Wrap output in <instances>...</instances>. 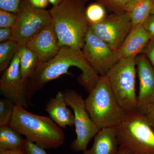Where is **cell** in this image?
<instances>
[{
    "label": "cell",
    "instance_id": "cell-1",
    "mask_svg": "<svg viewBox=\"0 0 154 154\" xmlns=\"http://www.w3.org/2000/svg\"><path fill=\"white\" fill-rule=\"evenodd\" d=\"M73 66L82 71L78 81L89 94L95 88L100 76L88 62L82 49L63 46L51 60L45 63L39 61L35 71L27 82V96L29 101L36 92L51 81L64 74L72 75L69 69Z\"/></svg>",
    "mask_w": 154,
    "mask_h": 154
},
{
    "label": "cell",
    "instance_id": "cell-2",
    "mask_svg": "<svg viewBox=\"0 0 154 154\" xmlns=\"http://www.w3.org/2000/svg\"><path fill=\"white\" fill-rule=\"evenodd\" d=\"M85 0H65L49 10L60 47L82 49L89 22Z\"/></svg>",
    "mask_w": 154,
    "mask_h": 154
},
{
    "label": "cell",
    "instance_id": "cell-3",
    "mask_svg": "<svg viewBox=\"0 0 154 154\" xmlns=\"http://www.w3.org/2000/svg\"><path fill=\"white\" fill-rule=\"evenodd\" d=\"M11 125L44 149L57 148L65 140L63 130L51 118L30 113L21 106H14Z\"/></svg>",
    "mask_w": 154,
    "mask_h": 154
},
{
    "label": "cell",
    "instance_id": "cell-4",
    "mask_svg": "<svg viewBox=\"0 0 154 154\" xmlns=\"http://www.w3.org/2000/svg\"><path fill=\"white\" fill-rule=\"evenodd\" d=\"M85 101L88 114L100 130L116 127L127 114L117 101L106 76H100Z\"/></svg>",
    "mask_w": 154,
    "mask_h": 154
},
{
    "label": "cell",
    "instance_id": "cell-5",
    "mask_svg": "<svg viewBox=\"0 0 154 154\" xmlns=\"http://www.w3.org/2000/svg\"><path fill=\"white\" fill-rule=\"evenodd\" d=\"M119 146L129 154H154V131L145 114L127 113L115 127Z\"/></svg>",
    "mask_w": 154,
    "mask_h": 154
},
{
    "label": "cell",
    "instance_id": "cell-6",
    "mask_svg": "<svg viewBox=\"0 0 154 154\" xmlns=\"http://www.w3.org/2000/svg\"><path fill=\"white\" fill-rule=\"evenodd\" d=\"M136 57L122 58L105 75L117 101L127 113L137 110Z\"/></svg>",
    "mask_w": 154,
    "mask_h": 154
},
{
    "label": "cell",
    "instance_id": "cell-7",
    "mask_svg": "<svg viewBox=\"0 0 154 154\" xmlns=\"http://www.w3.org/2000/svg\"><path fill=\"white\" fill-rule=\"evenodd\" d=\"M64 96L68 106L73 111L76 138L70 148L74 152H85L90 140L100 129L91 119L86 108L85 101L82 95L73 89L66 90Z\"/></svg>",
    "mask_w": 154,
    "mask_h": 154
},
{
    "label": "cell",
    "instance_id": "cell-8",
    "mask_svg": "<svg viewBox=\"0 0 154 154\" xmlns=\"http://www.w3.org/2000/svg\"><path fill=\"white\" fill-rule=\"evenodd\" d=\"M17 14L11 40L19 45H25L52 22L49 11L35 8L27 0L22 1Z\"/></svg>",
    "mask_w": 154,
    "mask_h": 154
},
{
    "label": "cell",
    "instance_id": "cell-9",
    "mask_svg": "<svg viewBox=\"0 0 154 154\" xmlns=\"http://www.w3.org/2000/svg\"><path fill=\"white\" fill-rule=\"evenodd\" d=\"M129 12L114 13L99 23L89 24V29L112 49L117 50L132 29Z\"/></svg>",
    "mask_w": 154,
    "mask_h": 154
},
{
    "label": "cell",
    "instance_id": "cell-10",
    "mask_svg": "<svg viewBox=\"0 0 154 154\" xmlns=\"http://www.w3.org/2000/svg\"><path fill=\"white\" fill-rule=\"evenodd\" d=\"M83 54L99 75L105 76L120 59L116 51L88 29L85 38Z\"/></svg>",
    "mask_w": 154,
    "mask_h": 154
},
{
    "label": "cell",
    "instance_id": "cell-11",
    "mask_svg": "<svg viewBox=\"0 0 154 154\" xmlns=\"http://www.w3.org/2000/svg\"><path fill=\"white\" fill-rule=\"evenodd\" d=\"M27 84L22 80L20 61L17 52L8 67L2 73L0 91L5 98L11 100L14 105L27 109L29 106Z\"/></svg>",
    "mask_w": 154,
    "mask_h": 154
},
{
    "label": "cell",
    "instance_id": "cell-12",
    "mask_svg": "<svg viewBox=\"0 0 154 154\" xmlns=\"http://www.w3.org/2000/svg\"><path fill=\"white\" fill-rule=\"evenodd\" d=\"M139 81L137 111L145 114L154 102V69L144 56L136 57Z\"/></svg>",
    "mask_w": 154,
    "mask_h": 154
},
{
    "label": "cell",
    "instance_id": "cell-13",
    "mask_svg": "<svg viewBox=\"0 0 154 154\" xmlns=\"http://www.w3.org/2000/svg\"><path fill=\"white\" fill-rule=\"evenodd\" d=\"M25 45L35 54L41 62L52 59L57 54L60 46L52 22Z\"/></svg>",
    "mask_w": 154,
    "mask_h": 154
},
{
    "label": "cell",
    "instance_id": "cell-14",
    "mask_svg": "<svg viewBox=\"0 0 154 154\" xmlns=\"http://www.w3.org/2000/svg\"><path fill=\"white\" fill-rule=\"evenodd\" d=\"M151 36L143 24L132 28L121 46L116 50L119 57H136L146 47Z\"/></svg>",
    "mask_w": 154,
    "mask_h": 154
},
{
    "label": "cell",
    "instance_id": "cell-15",
    "mask_svg": "<svg viewBox=\"0 0 154 154\" xmlns=\"http://www.w3.org/2000/svg\"><path fill=\"white\" fill-rule=\"evenodd\" d=\"M45 110L53 121L61 128L71 127L74 125V114L68 107L63 92L59 91L55 97L50 99Z\"/></svg>",
    "mask_w": 154,
    "mask_h": 154
},
{
    "label": "cell",
    "instance_id": "cell-16",
    "mask_svg": "<svg viewBox=\"0 0 154 154\" xmlns=\"http://www.w3.org/2000/svg\"><path fill=\"white\" fill-rule=\"evenodd\" d=\"M119 149L115 128H106L97 133L92 147L84 152V154H117Z\"/></svg>",
    "mask_w": 154,
    "mask_h": 154
},
{
    "label": "cell",
    "instance_id": "cell-17",
    "mask_svg": "<svg viewBox=\"0 0 154 154\" xmlns=\"http://www.w3.org/2000/svg\"><path fill=\"white\" fill-rule=\"evenodd\" d=\"M17 52L20 61L22 80L27 83L35 71L39 60L35 54L25 45H19Z\"/></svg>",
    "mask_w": 154,
    "mask_h": 154
},
{
    "label": "cell",
    "instance_id": "cell-18",
    "mask_svg": "<svg viewBox=\"0 0 154 154\" xmlns=\"http://www.w3.org/2000/svg\"><path fill=\"white\" fill-rule=\"evenodd\" d=\"M25 140L11 125L0 126V149H23Z\"/></svg>",
    "mask_w": 154,
    "mask_h": 154
},
{
    "label": "cell",
    "instance_id": "cell-19",
    "mask_svg": "<svg viewBox=\"0 0 154 154\" xmlns=\"http://www.w3.org/2000/svg\"><path fill=\"white\" fill-rule=\"evenodd\" d=\"M154 0H136L130 7L132 28L143 24L150 15V11Z\"/></svg>",
    "mask_w": 154,
    "mask_h": 154
},
{
    "label": "cell",
    "instance_id": "cell-20",
    "mask_svg": "<svg viewBox=\"0 0 154 154\" xmlns=\"http://www.w3.org/2000/svg\"><path fill=\"white\" fill-rule=\"evenodd\" d=\"M19 44L14 40H10L0 44V72L8 67L17 52Z\"/></svg>",
    "mask_w": 154,
    "mask_h": 154
},
{
    "label": "cell",
    "instance_id": "cell-21",
    "mask_svg": "<svg viewBox=\"0 0 154 154\" xmlns=\"http://www.w3.org/2000/svg\"><path fill=\"white\" fill-rule=\"evenodd\" d=\"M85 14L89 24L99 23L107 16L105 7L99 2L90 4L86 8Z\"/></svg>",
    "mask_w": 154,
    "mask_h": 154
},
{
    "label": "cell",
    "instance_id": "cell-22",
    "mask_svg": "<svg viewBox=\"0 0 154 154\" xmlns=\"http://www.w3.org/2000/svg\"><path fill=\"white\" fill-rule=\"evenodd\" d=\"M15 105L9 99H0V126L11 125Z\"/></svg>",
    "mask_w": 154,
    "mask_h": 154
},
{
    "label": "cell",
    "instance_id": "cell-23",
    "mask_svg": "<svg viewBox=\"0 0 154 154\" xmlns=\"http://www.w3.org/2000/svg\"><path fill=\"white\" fill-rule=\"evenodd\" d=\"M97 2L114 13L126 12L135 0H97Z\"/></svg>",
    "mask_w": 154,
    "mask_h": 154
},
{
    "label": "cell",
    "instance_id": "cell-24",
    "mask_svg": "<svg viewBox=\"0 0 154 154\" xmlns=\"http://www.w3.org/2000/svg\"><path fill=\"white\" fill-rule=\"evenodd\" d=\"M17 13L0 9V28H12L17 21Z\"/></svg>",
    "mask_w": 154,
    "mask_h": 154
},
{
    "label": "cell",
    "instance_id": "cell-25",
    "mask_svg": "<svg viewBox=\"0 0 154 154\" xmlns=\"http://www.w3.org/2000/svg\"><path fill=\"white\" fill-rule=\"evenodd\" d=\"M23 0H0V9L17 13Z\"/></svg>",
    "mask_w": 154,
    "mask_h": 154
},
{
    "label": "cell",
    "instance_id": "cell-26",
    "mask_svg": "<svg viewBox=\"0 0 154 154\" xmlns=\"http://www.w3.org/2000/svg\"><path fill=\"white\" fill-rule=\"evenodd\" d=\"M23 149L28 154H48L44 149L27 139H25Z\"/></svg>",
    "mask_w": 154,
    "mask_h": 154
},
{
    "label": "cell",
    "instance_id": "cell-27",
    "mask_svg": "<svg viewBox=\"0 0 154 154\" xmlns=\"http://www.w3.org/2000/svg\"><path fill=\"white\" fill-rule=\"evenodd\" d=\"M144 28L150 34L152 42H154V15H150L143 24Z\"/></svg>",
    "mask_w": 154,
    "mask_h": 154
},
{
    "label": "cell",
    "instance_id": "cell-28",
    "mask_svg": "<svg viewBox=\"0 0 154 154\" xmlns=\"http://www.w3.org/2000/svg\"><path fill=\"white\" fill-rule=\"evenodd\" d=\"M12 35V28H0V42L2 43L11 40Z\"/></svg>",
    "mask_w": 154,
    "mask_h": 154
},
{
    "label": "cell",
    "instance_id": "cell-29",
    "mask_svg": "<svg viewBox=\"0 0 154 154\" xmlns=\"http://www.w3.org/2000/svg\"><path fill=\"white\" fill-rule=\"evenodd\" d=\"M33 8L45 9L50 4L49 0H27Z\"/></svg>",
    "mask_w": 154,
    "mask_h": 154
},
{
    "label": "cell",
    "instance_id": "cell-30",
    "mask_svg": "<svg viewBox=\"0 0 154 154\" xmlns=\"http://www.w3.org/2000/svg\"><path fill=\"white\" fill-rule=\"evenodd\" d=\"M145 51L154 69V42H152Z\"/></svg>",
    "mask_w": 154,
    "mask_h": 154
},
{
    "label": "cell",
    "instance_id": "cell-31",
    "mask_svg": "<svg viewBox=\"0 0 154 154\" xmlns=\"http://www.w3.org/2000/svg\"><path fill=\"white\" fill-rule=\"evenodd\" d=\"M148 121L152 127L154 128V102L150 107L149 108L147 112L145 114Z\"/></svg>",
    "mask_w": 154,
    "mask_h": 154
},
{
    "label": "cell",
    "instance_id": "cell-32",
    "mask_svg": "<svg viewBox=\"0 0 154 154\" xmlns=\"http://www.w3.org/2000/svg\"><path fill=\"white\" fill-rule=\"evenodd\" d=\"M0 154H28L23 149H0Z\"/></svg>",
    "mask_w": 154,
    "mask_h": 154
},
{
    "label": "cell",
    "instance_id": "cell-33",
    "mask_svg": "<svg viewBox=\"0 0 154 154\" xmlns=\"http://www.w3.org/2000/svg\"><path fill=\"white\" fill-rule=\"evenodd\" d=\"M65 0H49V3L52 6L57 5L60 3L63 2Z\"/></svg>",
    "mask_w": 154,
    "mask_h": 154
},
{
    "label": "cell",
    "instance_id": "cell-34",
    "mask_svg": "<svg viewBox=\"0 0 154 154\" xmlns=\"http://www.w3.org/2000/svg\"><path fill=\"white\" fill-rule=\"evenodd\" d=\"M117 154H129L126 149L121 147L119 146V149Z\"/></svg>",
    "mask_w": 154,
    "mask_h": 154
},
{
    "label": "cell",
    "instance_id": "cell-35",
    "mask_svg": "<svg viewBox=\"0 0 154 154\" xmlns=\"http://www.w3.org/2000/svg\"><path fill=\"white\" fill-rule=\"evenodd\" d=\"M150 15H154V1L152 5L151 9Z\"/></svg>",
    "mask_w": 154,
    "mask_h": 154
},
{
    "label": "cell",
    "instance_id": "cell-36",
    "mask_svg": "<svg viewBox=\"0 0 154 154\" xmlns=\"http://www.w3.org/2000/svg\"><path fill=\"white\" fill-rule=\"evenodd\" d=\"M85 1H88V0H85Z\"/></svg>",
    "mask_w": 154,
    "mask_h": 154
}]
</instances>
